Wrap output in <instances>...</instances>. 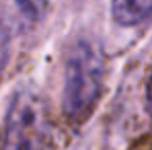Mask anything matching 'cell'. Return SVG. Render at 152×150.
I'll return each instance as SVG.
<instances>
[{
  "instance_id": "cell-1",
  "label": "cell",
  "mask_w": 152,
  "mask_h": 150,
  "mask_svg": "<svg viewBox=\"0 0 152 150\" xmlns=\"http://www.w3.org/2000/svg\"><path fill=\"white\" fill-rule=\"evenodd\" d=\"M105 62L101 50L82 39L68 53L64 80V115L68 121L82 125L95 111L103 93Z\"/></svg>"
},
{
  "instance_id": "cell-2",
  "label": "cell",
  "mask_w": 152,
  "mask_h": 150,
  "mask_svg": "<svg viewBox=\"0 0 152 150\" xmlns=\"http://www.w3.org/2000/svg\"><path fill=\"white\" fill-rule=\"evenodd\" d=\"M2 150H56L53 125L43 99L33 91L17 93L4 117Z\"/></svg>"
},
{
  "instance_id": "cell-3",
  "label": "cell",
  "mask_w": 152,
  "mask_h": 150,
  "mask_svg": "<svg viewBox=\"0 0 152 150\" xmlns=\"http://www.w3.org/2000/svg\"><path fill=\"white\" fill-rule=\"evenodd\" d=\"M111 12L115 23L134 27L152 19V0H113Z\"/></svg>"
},
{
  "instance_id": "cell-4",
  "label": "cell",
  "mask_w": 152,
  "mask_h": 150,
  "mask_svg": "<svg viewBox=\"0 0 152 150\" xmlns=\"http://www.w3.org/2000/svg\"><path fill=\"white\" fill-rule=\"evenodd\" d=\"M17 6H19L21 15L25 17L27 21L37 23V21H41L45 17L50 0H17Z\"/></svg>"
},
{
  "instance_id": "cell-5",
  "label": "cell",
  "mask_w": 152,
  "mask_h": 150,
  "mask_svg": "<svg viewBox=\"0 0 152 150\" xmlns=\"http://www.w3.org/2000/svg\"><path fill=\"white\" fill-rule=\"evenodd\" d=\"M8 60H10V31H8L4 15L0 12V76L4 74Z\"/></svg>"
},
{
  "instance_id": "cell-6",
  "label": "cell",
  "mask_w": 152,
  "mask_h": 150,
  "mask_svg": "<svg viewBox=\"0 0 152 150\" xmlns=\"http://www.w3.org/2000/svg\"><path fill=\"white\" fill-rule=\"evenodd\" d=\"M146 107H148V113L152 115V74L148 78V84H146Z\"/></svg>"
}]
</instances>
